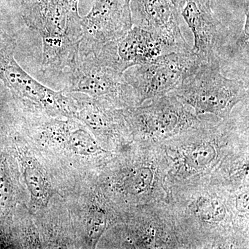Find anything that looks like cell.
<instances>
[{
    "label": "cell",
    "mask_w": 249,
    "mask_h": 249,
    "mask_svg": "<svg viewBox=\"0 0 249 249\" xmlns=\"http://www.w3.org/2000/svg\"><path fill=\"white\" fill-rule=\"evenodd\" d=\"M173 94L196 114L226 116L245 98L247 90L240 80L227 78L221 71L220 59L197 60L183 76Z\"/></svg>",
    "instance_id": "obj_1"
},
{
    "label": "cell",
    "mask_w": 249,
    "mask_h": 249,
    "mask_svg": "<svg viewBox=\"0 0 249 249\" xmlns=\"http://www.w3.org/2000/svg\"><path fill=\"white\" fill-rule=\"evenodd\" d=\"M16 39L0 27V79L14 97L55 117L73 119L77 102L65 90L55 91L33 78L15 58Z\"/></svg>",
    "instance_id": "obj_2"
},
{
    "label": "cell",
    "mask_w": 249,
    "mask_h": 249,
    "mask_svg": "<svg viewBox=\"0 0 249 249\" xmlns=\"http://www.w3.org/2000/svg\"><path fill=\"white\" fill-rule=\"evenodd\" d=\"M81 18L78 2L53 0L38 31L42 38L44 70L70 71L76 66L83 36Z\"/></svg>",
    "instance_id": "obj_3"
},
{
    "label": "cell",
    "mask_w": 249,
    "mask_h": 249,
    "mask_svg": "<svg viewBox=\"0 0 249 249\" xmlns=\"http://www.w3.org/2000/svg\"><path fill=\"white\" fill-rule=\"evenodd\" d=\"M197 59L192 49L170 52L148 63L129 67L124 73V79L132 88L135 102L141 105L174 91Z\"/></svg>",
    "instance_id": "obj_4"
},
{
    "label": "cell",
    "mask_w": 249,
    "mask_h": 249,
    "mask_svg": "<svg viewBox=\"0 0 249 249\" xmlns=\"http://www.w3.org/2000/svg\"><path fill=\"white\" fill-rule=\"evenodd\" d=\"M131 0H96L81 18L83 36L78 58L96 55L109 42L120 38L132 27Z\"/></svg>",
    "instance_id": "obj_5"
},
{
    "label": "cell",
    "mask_w": 249,
    "mask_h": 249,
    "mask_svg": "<svg viewBox=\"0 0 249 249\" xmlns=\"http://www.w3.org/2000/svg\"><path fill=\"white\" fill-rule=\"evenodd\" d=\"M71 73L67 93H79L108 104H126L134 99L124 73L98 62L93 56L78 58Z\"/></svg>",
    "instance_id": "obj_6"
},
{
    "label": "cell",
    "mask_w": 249,
    "mask_h": 249,
    "mask_svg": "<svg viewBox=\"0 0 249 249\" xmlns=\"http://www.w3.org/2000/svg\"><path fill=\"white\" fill-rule=\"evenodd\" d=\"M178 52L159 36L132 27L120 38L103 46L96 55L98 62L124 73L129 67L143 65L163 54Z\"/></svg>",
    "instance_id": "obj_7"
},
{
    "label": "cell",
    "mask_w": 249,
    "mask_h": 249,
    "mask_svg": "<svg viewBox=\"0 0 249 249\" xmlns=\"http://www.w3.org/2000/svg\"><path fill=\"white\" fill-rule=\"evenodd\" d=\"M150 106L130 109L126 113L131 124L142 133L165 137L193 125L196 116L175 96L155 98Z\"/></svg>",
    "instance_id": "obj_8"
},
{
    "label": "cell",
    "mask_w": 249,
    "mask_h": 249,
    "mask_svg": "<svg viewBox=\"0 0 249 249\" xmlns=\"http://www.w3.org/2000/svg\"><path fill=\"white\" fill-rule=\"evenodd\" d=\"M178 10L194 36L192 52L203 60L219 59L226 33L214 16L211 0H181Z\"/></svg>",
    "instance_id": "obj_9"
},
{
    "label": "cell",
    "mask_w": 249,
    "mask_h": 249,
    "mask_svg": "<svg viewBox=\"0 0 249 249\" xmlns=\"http://www.w3.org/2000/svg\"><path fill=\"white\" fill-rule=\"evenodd\" d=\"M132 25L159 36L178 52L191 50L179 26L178 10L170 0H131Z\"/></svg>",
    "instance_id": "obj_10"
},
{
    "label": "cell",
    "mask_w": 249,
    "mask_h": 249,
    "mask_svg": "<svg viewBox=\"0 0 249 249\" xmlns=\"http://www.w3.org/2000/svg\"><path fill=\"white\" fill-rule=\"evenodd\" d=\"M22 162L23 177L31 201L37 207L47 206L53 194V189L45 169L32 157L24 156Z\"/></svg>",
    "instance_id": "obj_11"
},
{
    "label": "cell",
    "mask_w": 249,
    "mask_h": 249,
    "mask_svg": "<svg viewBox=\"0 0 249 249\" xmlns=\"http://www.w3.org/2000/svg\"><path fill=\"white\" fill-rule=\"evenodd\" d=\"M53 0H22L21 9L28 27L38 32Z\"/></svg>",
    "instance_id": "obj_12"
},
{
    "label": "cell",
    "mask_w": 249,
    "mask_h": 249,
    "mask_svg": "<svg viewBox=\"0 0 249 249\" xmlns=\"http://www.w3.org/2000/svg\"><path fill=\"white\" fill-rule=\"evenodd\" d=\"M217 157L215 147L210 143H201L191 147L185 155V163L191 169L201 170L208 168Z\"/></svg>",
    "instance_id": "obj_13"
},
{
    "label": "cell",
    "mask_w": 249,
    "mask_h": 249,
    "mask_svg": "<svg viewBox=\"0 0 249 249\" xmlns=\"http://www.w3.org/2000/svg\"><path fill=\"white\" fill-rule=\"evenodd\" d=\"M196 212L202 220L219 222L225 217V206L216 199L201 197L196 203Z\"/></svg>",
    "instance_id": "obj_14"
},
{
    "label": "cell",
    "mask_w": 249,
    "mask_h": 249,
    "mask_svg": "<svg viewBox=\"0 0 249 249\" xmlns=\"http://www.w3.org/2000/svg\"><path fill=\"white\" fill-rule=\"evenodd\" d=\"M153 177L152 170L147 167L134 170L128 179L129 192L137 195L147 191L151 186Z\"/></svg>",
    "instance_id": "obj_15"
},
{
    "label": "cell",
    "mask_w": 249,
    "mask_h": 249,
    "mask_svg": "<svg viewBox=\"0 0 249 249\" xmlns=\"http://www.w3.org/2000/svg\"><path fill=\"white\" fill-rule=\"evenodd\" d=\"M107 220L102 211H94L90 214L87 222L88 238L91 242L98 240L106 227Z\"/></svg>",
    "instance_id": "obj_16"
},
{
    "label": "cell",
    "mask_w": 249,
    "mask_h": 249,
    "mask_svg": "<svg viewBox=\"0 0 249 249\" xmlns=\"http://www.w3.org/2000/svg\"><path fill=\"white\" fill-rule=\"evenodd\" d=\"M249 192L246 191L236 198L235 208L239 212L244 213H249Z\"/></svg>",
    "instance_id": "obj_17"
},
{
    "label": "cell",
    "mask_w": 249,
    "mask_h": 249,
    "mask_svg": "<svg viewBox=\"0 0 249 249\" xmlns=\"http://www.w3.org/2000/svg\"><path fill=\"white\" fill-rule=\"evenodd\" d=\"M170 1H171L172 4L174 5V6H175V7L177 8V9H178V4H179L180 1H181V0H170Z\"/></svg>",
    "instance_id": "obj_18"
},
{
    "label": "cell",
    "mask_w": 249,
    "mask_h": 249,
    "mask_svg": "<svg viewBox=\"0 0 249 249\" xmlns=\"http://www.w3.org/2000/svg\"><path fill=\"white\" fill-rule=\"evenodd\" d=\"M67 1L70 3L79 2V0H67Z\"/></svg>",
    "instance_id": "obj_19"
},
{
    "label": "cell",
    "mask_w": 249,
    "mask_h": 249,
    "mask_svg": "<svg viewBox=\"0 0 249 249\" xmlns=\"http://www.w3.org/2000/svg\"><path fill=\"white\" fill-rule=\"evenodd\" d=\"M89 1L93 4V3L95 1H96V0H89Z\"/></svg>",
    "instance_id": "obj_20"
}]
</instances>
